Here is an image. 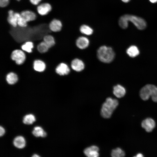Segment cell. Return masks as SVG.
I'll return each instance as SVG.
<instances>
[{"label": "cell", "instance_id": "obj_1", "mask_svg": "<svg viewBox=\"0 0 157 157\" xmlns=\"http://www.w3.org/2000/svg\"><path fill=\"white\" fill-rule=\"evenodd\" d=\"M129 22H131L138 29L144 30L147 26L145 20L140 17L131 14H126L121 16L119 19V25L122 29L126 28Z\"/></svg>", "mask_w": 157, "mask_h": 157}, {"label": "cell", "instance_id": "obj_2", "mask_svg": "<svg viewBox=\"0 0 157 157\" xmlns=\"http://www.w3.org/2000/svg\"><path fill=\"white\" fill-rule=\"evenodd\" d=\"M119 104L118 101L110 97L106 98L103 104L101 110V115L103 118H109Z\"/></svg>", "mask_w": 157, "mask_h": 157}, {"label": "cell", "instance_id": "obj_3", "mask_svg": "<svg viewBox=\"0 0 157 157\" xmlns=\"http://www.w3.org/2000/svg\"><path fill=\"white\" fill-rule=\"evenodd\" d=\"M97 55L99 59L105 63L111 62L115 57V53L112 48L106 46H101L99 48Z\"/></svg>", "mask_w": 157, "mask_h": 157}, {"label": "cell", "instance_id": "obj_4", "mask_svg": "<svg viewBox=\"0 0 157 157\" xmlns=\"http://www.w3.org/2000/svg\"><path fill=\"white\" fill-rule=\"evenodd\" d=\"M11 59L17 65L23 64L26 59V55L24 51L20 49L13 50L11 55Z\"/></svg>", "mask_w": 157, "mask_h": 157}, {"label": "cell", "instance_id": "obj_5", "mask_svg": "<svg viewBox=\"0 0 157 157\" xmlns=\"http://www.w3.org/2000/svg\"><path fill=\"white\" fill-rule=\"evenodd\" d=\"M152 94V85L147 84L143 87L140 92V96L143 100L146 101L151 97Z\"/></svg>", "mask_w": 157, "mask_h": 157}, {"label": "cell", "instance_id": "obj_6", "mask_svg": "<svg viewBox=\"0 0 157 157\" xmlns=\"http://www.w3.org/2000/svg\"><path fill=\"white\" fill-rule=\"evenodd\" d=\"M142 127L148 132H151L156 126L154 120L151 118H147L144 120L141 123Z\"/></svg>", "mask_w": 157, "mask_h": 157}, {"label": "cell", "instance_id": "obj_7", "mask_svg": "<svg viewBox=\"0 0 157 157\" xmlns=\"http://www.w3.org/2000/svg\"><path fill=\"white\" fill-rule=\"evenodd\" d=\"M55 71L56 73L60 76H64L69 73L70 69L67 65L65 63L61 62L57 66Z\"/></svg>", "mask_w": 157, "mask_h": 157}, {"label": "cell", "instance_id": "obj_8", "mask_svg": "<svg viewBox=\"0 0 157 157\" xmlns=\"http://www.w3.org/2000/svg\"><path fill=\"white\" fill-rule=\"evenodd\" d=\"M99 148L96 146L92 145L85 148L83 151L84 154L88 157H97L99 156Z\"/></svg>", "mask_w": 157, "mask_h": 157}, {"label": "cell", "instance_id": "obj_9", "mask_svg": "<svg viewBox=\"0 0 157 157\" xmlns=\"http://www.w3.org/2000/svg\"><path fill=\"white\" fill-rule=\"evenodd\" d=\"M8 22L13 27H16L17 25V19L20 16V14L17 13H14L13 10H10L8 11Z\"/></svg>", "mask_w": 157, "mask_h": 157}, {"label": "cell", "instance_id": "obj_10", "mask_svg": "<svg viewBox=\"0 0 157 157\" xmlns=\"http://www.w3.org/2000/svg\"><path fill=\"white\" fill-rule=\"evenodd\" d=\"M71 67L74 71L79 72L83 70L84 68L85 65L83 61L81 60L75 58L71 63Z\"/></svg>", "mask_w": 157, "mask_h": 157}, {"label": "cell", "instance_id": "obj_11", "mask_svg": "<svg viewBox=\"0 0 157 157\" xmlns=\"http://www.w3.org/2000/svg\"><path fill=\"white\" fill-rule=\"evenodd\" d=\"M51 9V5L48 3H45L41 4L38 6L37 8L38 13L41 15H47Z\"/></svg>", "mask_w": 157, "mask_h": 157}, {"label": "cell", "instance_id": "obj_12", "mask_svg": "<svg viewBox=\"0 0 157 157\" xmlns=\"http://www.w3.org/2000/svg\"><path fill=\"white\" fill-rule=\"evenodd\" d=\"M89 44V41L86 37L81 36L78 38L76 41V46L79 48L84 49L88 47Z\"/></svg>", "mask_w": 157, "mask_h": 157}, {"label": "cell", "instance_id": "obj_13", "mask_svg": "<svg viewBox=\"0 0 157 157\" xmlns=\"http://www.w3.org/2000/svg\"><path fill=\"white\" fill-rule=\"evenodd\" d=\"M114 94L118 98L123 97L125 94L126 90L125 88L120 85H117L113 88Z\"/></svg>", "mask_w": 157, "mask_h": 157}, {"label": "cell", "instance_id": "obj_14", "mask_svg": "<svg viewBox=\"0 0 157 157\" xmlns=\"http://www.w3.org/2000/svg\"><path fill=\"white\" fill-rule=\"evenodd\" d=\"M50 30L54 32L60 31L62 27L61 22L58 19H54L50 23L49 25Z\"/></svg>", "mask_w": 157, "mask_h": 157}, {"label": "cell", "instance_id": "obj_15", "mask_svg": "<svg viewBox=\"0 0 157 157\" xmlns=\"http://www.w3.org/2000/svg\"><path fill=\"white\" fill-rule=\"evenodd\" d=\"M33 68L35 71L39 72H42L45 70L46 65L43 61L39 59H37L34 60L33 62Z\"/></svg>", "mask_w": 157, "mask_h": 157}, {"label": "cell", "instance_id": "obj_16", "mask_svg": "<svg viewBox=\"0 0 157 157\" xmlns=\"http://www.w3.org/2000/svg\"><path fill=\"white\" fill-rule=\"evenodd\" d=\"M20 15L27 22L34 20L36 18L35 14L29 10L23 11L21 12Z\"/></svg>", "mask_w": 157, "mask_h": 157}, {"label": "cell", "instance_id": "obj_17", "mask_svg": "<svg viewBox=\"0 0 157 157\" xmlns=\"http://www.w3.org/2000/svg\"><path fill=\"white\" fill-rule=\"evenodd\" d=\"M6 80L8 84L14 85L18 81V77L16 74L13 72H10L7 74Z\"/></svg>", "mask_w": 157, "mask_h": 157}, {"label": "cell", "instance_id": "obj_18", "mask_svg": "<svg viewBox=\"0 0 157 157\" xmlns=\"http://www.w3.org/2000/svg\"><path fill=\"white\" fill-rule=\"evenodd\" d=\"M14 145L16 147L22 149L24 148L26 144V142L24 138L21 136L16 137L13 142Z\"/></svg>", "mask_w": 157, "mask_h": 157}, {"label": "cell", "instance_id": "obj_19", "mask_svg": "<svg viewBox=\"0 0 157 157\" xmlns=\"http://www.w3.org/2000/svg\"><path fill=\"white\" fill-rule=\"evenodd\" d=\"M34 47L33 42L31 41H28L25 42L21 46V49L28 53H31Z\"/></svg>", "mask_w": 157, "mask_h": 157}, {"label": "cell", "instance_id": "obj_20", "mask_svg": "<svg viewBox=\"0 0 157 157\" xmlns=\"http://www.w3.org/2000/svg\"><path fill=\"white\" fill-rule=\"evenodd\" d=\"M126 53L130 57L133 58L138 56L139 54L140 51L137 47L132 45L127 49Z\"/></svg>", "mask_w": 157, "mask_h": 157}, {"label": "cell", "instance_id": "obj_21", "mask_svg": "<svg viewBox=\"0 0 157 157\" xmlns=\"http://www.w3.org/2000/svg\"><path fill=\"white\" fill-rule=\"evenodd\" d=\"M43 41L47 44L49 48L54 46L56 44L55 40L53 36L50 35H46L43 38Z\"/></svg>", "mask_w": 157, "mask_h": 157}, {"label": "cell", "instance_id": "obj_22", "mask_svg": "<svg viewBox=\"0 0 157 157\" xmlns=\"http://www.w3.org/2000/svg\"><path fill=\"white\" fill-rule=\"evenodd\" d=\"M33 134L35 137H44L47 136L46 133L40 126L35 127L32 131Z\"/></svg>", "mask_w": 157, "mask_h": 157}, {"label": "cell", "instance_id": "obj_23", "mask_svg": "<svg viewBox=\"0 0 157 157\" xmlns=\"http://www.w3.org/2000/svg\"><path fill=\"white\" fill-rule=\"evenodd\" d=\"M79 30L81 33L88 35H92L93 32V29L90 26L85 24L81 25Z\"/></svg>", "mask_w": 157, "mask_h": 157}, {"label": "cell", "instance_id": "obj_24", "mask_svg": "<svg viewBox=\"0 0 157 157\" xmlns=\"http://www.w3.org/2000/svg\"><path fill=\"white\" fill-rule=\"evenodd\" d=\"M37 48L38 51L42 53L47 52L49 49L47 44L43 41H41L38 44Z\"/></svg>", "mask_w": 157, "mask_h": 157}, {"label": "cell", "instance_id": "obj_25", "mask_svg": "<svg viewBox=\"0 0 157 157\" xmlns=\"http://www.w3.org/2000/svg\"><path fill=\"white\" fill-rule=\"evenodd\" d=\"M111 155L113 157H123L125 156V154L121 148L117 147L112 150Z\"/></svg>", "mask_w": 157, "mask_h": 157}, {"label": "cell", "instance_id": "obj_26", "mask_svg": "<svg viewBox=\"0 0 157 157\" xmlns=\"http://www.w3.org/2000/svg\"><path fill=\"white\" fill-rule=\"evenodd\" d=\"M36 120L35 116L32 114L26 115L23 118V122L24 123L26 124H32Z\"/></svg>", "mask_w": 157, "mask_h": 157}, {"label": "cell", "instance_id": "obj_27", "mask_svg": "<svg viewBox=\"0 0 157 157\" xmlns=\"http://www.w3.org/2000/svg\"><path fill=\"white\" fill-rule=\"evenodd\" d=\"M27 22L20 15L17 19V25L20 27H25L27 26Z\"/></svg>", "mask_w": 157, "mask_h": 157}, {"label": "cell", "instance_id": "obj_28", "mask_svg": "<svg viewBox=\"0 0 157 157\" xmlns=\"http://www.w3.org/2000/svg\"><path fill=\"white\" fill-rule=\"evenodd\" d=\"M151 97L153 101L157 102V87L153 85H152V93Z\"/></svg>", "mask_w": 157, "mask_h": 157}, {"label": "cell", "instance_id": "obj_29", "mask_svg": "<svg viewBox=\"0 0 157 157\" xmlns=\"http://www.w3.org/2000/svg\"><path fill=\"white\" fill-rule=\"evenodd\" d=\"M9 0H0V6L1 7H4L9 4Z\"/></svg>", "mask_w": 157, "mask_h": 157}, {"label": "cell", "instance_id": "obj_30", "mask_svg": "<svg viewBox=\"0 0 157 157\" xmlns=\"http://www.w3.org/2000/svg\"><path fill=\"white\" fill-rule=\"evenodd\" d=\"M41 0H30L31 3L34 5H37Z\"/></svg>", "mask_w": 157, "mask_h": 157}, {"label": "cell", "instance_id": "obj_31", "mask_svg": "<svg viewBox=\"0 0 157 157\" xmlns=\"http://www.w3.org/2000/svg\"><path fill=\"white\" fill-rule=\"evenodd\" d=\"M0 136L1 137L5 133V130L2 127L0 126Z\"/></svg>", "mask_w": 157, "mask_h": 157}, {"label": "cell", "instance_id": "obj_32", "mask_svg": "<svg viewBox=\"0 0 157 157\" xmlns=\"http://www.w3.org/2000/svg\"><path fill=\"white\" fill-rule=\"evenodd\" d=\"M136 157H142L144 156L142 154L140 153H139L136 154L135 156H134Z\"/></svg>", "mask_w": 157, "mask_h": 157}, {"label": "cell", "instance_id": "obj_33", "mask_svg": "<svg viewBox=\"0 0 157 157\" xmlns=\"http://www.w3.org/2000/svg\"><path fill=\"white\" fill-rule=\"evenodd\" d=\"M149 1L152 3H156L157 2V0H149Z\"/></svg>", "mask_w": 157, "mask_h": 157}, {"label": "cell", "instance_id": "obj_34", "mask_svg": "<svg viewBox=\"0 0 157 157\" xmlns=\"http://www.w3.org/2000/svg\"><path fill=\"white\" fill-rule=\"evenodd\" d=\"M121 1L124 3H127L129 2L130 0H121Z\"/></svg>", "mask_w": 157, "mask_h": 157}, {"label": "cell", "instance_id": "obj_35", "mask_svg": "<svg viewBox=\"0 0 157 157\" xmlns=\"http://www.w3.org/2000/svg\"><path fill=\"white\" fill-rule=\"evenodd\" d=\"M32 156L33 157H40V156L37 154H35L33 155Z\"/></svg>", "mask_w": 157, "mask_h": 157}, {"label": "cell", "instance_id": "obj_36", "mask_svg": "<svg viewBox=\"0 0 157 157\" xmlns=\"http://www.w3.org/2000/svg\"><path fill=\"white\" fill-rule=\"evenodd\" d=\"M17 1H20V0H17Z\"/></svg>", "mask_w": 157, "mask_h": 157}]
</instances>
